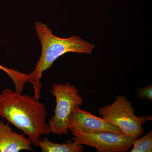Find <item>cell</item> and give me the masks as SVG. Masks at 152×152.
Listing matches in <instances>:
<instances>
[{"instance_id": "obj_10", "label": "cell", "mask_w": 152, "mask_h": 152, "mask_svg": "<svg viewBox=\"0 0 152 152\" xmlns=\"http://www.w3.org/2000/svg\"><path fill=\"white\" fill-rule=\"evenodd\" d=\"M0 69L5 72L13 82L15 86H18L21 83L24 74L16 70L6 67L0 64Z\"/></svg>"}, {"instance_id": "obj_6", "label": "cell", "mask_w": 152, "mask_h": 152, "mask_svg": "<svg viewBox=\"0 0 152 152\" xmlns=\"http://www.w3.org/2000/svg\"><path fill=\"white\" fill-rule=\"evenodd\" d=\"M68 130L72 132H82L87 134L113 132L124 134L118 127L103 118L95 116L83 110L80 107L74 110L68 123Z\"/></svg>"}, {"instance_id": "obj_9", "label": "cell", "mask_w": 152, "mask_h": 152, "mask_svg": "<svg viewBox=\"0 0 152 152\" xmlns=\"http://www.w3.org/2000/svg\"><path fill=\"white\" fill-rule=\"evenodd\" d=\"M132 145L134 147L131 152H151L152 131H150L141 139H134Z\"/></svg>"}, {"instance_id": "obj_11", "label": "cell", "mask_w": 152, "mask_h": 152, "mask_svg": "<svg viewBox=\"0 0 152 152\" xmlns=\"http://www.w3.org/2000/svg\"><path fill=\"white\" fill-rule=\"evenodd\" d=\"M137 95L140 99H144L147 100L152 102V86L150 85L140 88L138 89L137 91Z\"/></svg>"}, {"instance_id": "obj_2", "label": "cell", "mask_w": 152, "mask_h": 152, "mask_svg": "<svg viewBox=\"0 0 152 152\" xmlns=\"http://www.w3.org/2000/svg\"><path fill=\"white\" fill-rule=\"evenodd\" d=\"M35 29L42 46V52L35 67L27 75L28 82L33 85L34 91V97L39 100L42 89L40 82L43 72L53 65L61 56L68 53L91 54L95 48L94 44L84 40L78 36L67 38L54 35L48 25L37 21Z\"/></svg>"}, {"instance_id": "obj_3", "label": "cell", "mask_w": 152, "mask_h": 152, "mask_svg": "<svg viewBox=\"0 0 152 152\" xmlns=\"http://www.w3.org/2000/svg\"><path fill=\"white\" fill-rule=\"evenodd\" d=\"M98 112L102 118L119 129L124 134L134 139L142 134V124L147 120L152 119L149 117L135 115L132 104L125 96L121 95L111 104L100 108Z\"/></svg>"}, {"instance_id": "obj_1", "label": "cell", "mask_w": 152, "mask_h": 152, "mask_svg": "<svg viewBox=\"0 0 152 152\" xmlns=\"http://www.w3.org/2000/svg\"><path fill=\"white\" fill-rule=\"evenodd\" d=\"M46 116L45 106L34 97L9 88L0 94V117L22 131L34 146L41 136L51 133Z\"/></svg>"}, {"instance_id": "obj_8", "label": "cell", "mask_w": 152, "mask_h": 152, "mask_svg": "<svg viewBox=\"0 0 152 152\" xmlns=\"http://www.w3.org/2000/svg\"><path fill=\"white\" fill-rule=\"evenodd\" d=\"M43 152H82L84 148L82 144L68 141L66 143H56L50 141L46 137L40 140L38 144Z\"/></svg>"}, {"instance_id": "obj_7", "label": "cell", "mask_w": 152, "mask_h": 152, "mask_svg": "<svg viewBox=\"0 0 152 152\" xmlns=\"http://www.w3.org/2000/svg\"><path fill=\"white\" fill-rule=\"evenodd\" d=\"M23 134L14 132L9 122L5 124L0 117V152L34 151L31 142Z\"/></svg>"}, {"instance_id": "obj_12", "label": "cell", "mask_w": 152, "mask_h": 152, "mask_svg": "<svg viewBox=\"0 0 152 152\" xmlns=\"http://www.w3.org/2000/svg\"><path fill=\"white\" fill-rule=\"evenodd\" d=\"M26 83H27V74H26ZM24 89V88H23ZM23 90H22V91H23ZM18 91V92H22V91Z\"/></svg>"}, {"instance_id": "obj_4", "label": "cell", "mask_w": 152, "mask_h": 152, "mask_svg": "<svg viewBox=\"0 0 152 152\" xmlns=\"http://www.w3.org/2000/svg\"><path fill=\"white\" fill-rule=\"evenodd\" d=\"M52 94L56 100L54 115L49 120L51 133L62 135L68 134V123L74 110L83 104L79 90L70 83H57L51 87Z\"/></svg>"}, {"instance_id": "obj_5", "label": "cell", "mask_w": 152, "mask_h": 152, "mask_svg": "<svg viewBox=\"0 0 152 152\" xmlns=\"http://www.w3.org/2000/svg\"><path fill=\"white\" fill-rule=\"evenodd\" d=\"M73 140L78 143L94 147L99 152H126L132 147L134 138L124 134L113 132L87 134L72 132Z\"/></svg>"}]
</instances>
